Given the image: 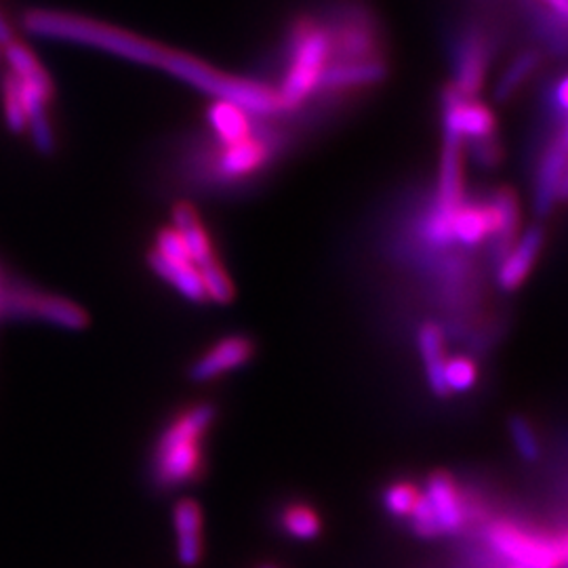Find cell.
<instances>
[{
	"mask_svg": "<svg viewBox=\"0 0 568 568\" xmlns=\"http://www.w3.org/2000/svg\"><path fill=\"white\" fill-rule=\"evenodd\" d=\"M539 65H541V51L528 49L525 53H520L516 60L509 63L506 72H504V77L497 82L495 98L499 102L501 100H509L537 72Z\"/></svg>",
	"mask_w": 568,
	"mask_h": 568,
	"instance_id": "cell-24",
	"label": "cell"
},
{
	"mask_svg": "<svg viewBox=\"0 0 568 568\" xmlns=\"http://www.w3.org/2000/svg\"><path fill=\"white\" fill-rule=\"evenodd\" d=\"M445 129V143H443V159H440V178H438V199L436 211L453 217V213L464 203V140Z\"/></svg>",
	"mask_w": 568,
	"mask_h": 568,
	"instance_id": "cell-11",
	"label": "cell"
},
{
	"mask_svg": "<svg viewBox=\"0 0 568 568\" xmlns=\"http://www.w3.org/2000/svg\"><path fill=\"white\" fill-rule=\"evenodd\" d=\"M490 215H493V234L501 251H508L509 244L518 230V203L509 190H501L490 199Z\"/></svg>",
	"mask_w": 568,
	"mask_h": 568,
	"instance_id": "cell-23",
	"label": "cell"
},
{
	"mask_svg": "<svg viewBox=\"0 0 568 568\" xmlns=\"http://www.w3.org/2000/svg\"><path fill=\"white\" fill-rule=\"evenodd\" d=\"M443 126L455 131L462 140H483L497 133L495 114L476 98H464L453 87L443 93Z\"/></svg>",
	"mask_w": 568,
	"mask_h": 568,
	"instance_id": "cell-10",
	"label": "cell"
},
{
	"mask_svg": "<svg viewBox=\"0 0 568 568\" xmlns=\"http://www.w3.org/2000/svg\"><path fill=\"white\" fill-rule=\"evenodd\" d=\"M206 119L211 122V129L215 131L217 140L224 145L243 142L253 133V121L248 112L236 103L215 100V103L209 108Z\"/></svg>",
	"mask_w": 568,
	"mask_h": 568,
	"instance_id": "cell-20",
	"label": "cell"
},
{
	"mask_svg": "<svg viewBox=\"0 0 568 568\" xmlns=\"http://www.w3.org/2000/svg\"><path fill=\"white\" fill-rule=\"evenodd\" d=\"M450 230H453V241H459L467 246L485 241L487 236L493 234V215L487 206H459L453 213L450 220Z\"/></svg>",
	"mask_w": 568,
	"mask_h": 568,
	"instance_id": "cell-21",
	"label": "cell"
},
{
	"mask_svg": "<svg viewBox=\"0 0 568 568\" xmlns=\"http://www.w3.org/2000/svg\"><path fill=\"white\" fill-rule=\"evenodd\" d=\"M201 278H203L204 295L209 300H215L217 304H227L234 297V286L230 283V278L225 276L222 265L217 262L199 267Z\"/></svg>",
	"mask_w": 568,
	"mask_h": 568,
	"instance_id": "cell-27",
	"label": "cell"
},
{
	"mask_svg": "<svg viewBox=\"0 0 568 568\" xmlns=\"http://www.w3.org/2000/svg\"><path fill=\"white\" fill-rule=\"evenodd\" d=\"M333 60H377L382 58L379 30L373 18L366 16L363 9H347L344 16L328 28Z\"/></svg>",
	"mask_w": 568,
	"mask_h": 568,
	"instance_id": "cell-6",
	"label": "cell"
},
{
	"mask_svg": "<svg viewBox=\"0 0 568 568\" xmlns=\"http://www.w3.org/2000/svg\"><path fill=\"white\" fill-rule=\"evenodd\" d=\"M284 527L297 539H314L321 532V520L312 509L291 508L284 514Z\"/></svg>",
	"mask_w": 568,
	"mask_h": 568,
	"instance_id": "cell-28",
	"label": "cell"
},
{
	"mask_svg": "<svg viewBox=\"0 0 568 568\" xmlns=\"http://www.w3.org/2000/svg\"><path fill=\"white\" fill-rule=\"evenodd\" d=\"M13 39H16L13 28H11V23L4 18V13H2V9H0V44L4 47V44H9Z\"/></svg>",
	"mask_w": 568,
	"mask_h": 568,
	"instance_id": "cell-36",
	"label": "cell"
},
{
	"mask_svg": "<svg viewBox=\"0 0 568 568\" xmlns=\"http://www.w3.org/2000/svg\"><path fill=\"white\" fill-rule=\"evenodd\" d=\"M541 244H544V232L539 227H532L509 251L508 257L504 260L499 270V284L504 288L511 291L523 284L541 251Z\"/></svg>",
	"mask_w": 568,
	"mask_h": 568,
	"instance_id": "cell-16",
	"label": "cell"
},
{
	"mask_svg": "<svg viewBox=\"0 0 568 568\" xmlns=\"http://www.w3.org/2000/svg\"><path fill=\"white\" fill-rule=\"evenodd\" d=\"M0 95H2V114H4V124L11 133L21 135L26 133V112L21 103L20 89L13 74H4L2 84H0Z\"/></svg>",
	"mask_w": 568,
	"mask_h": 568,
	"instance_id": "cell-26",
	"label": "cell"
},
{
	"mask_svg": "<svg viewBox=\"0 0 568 568\" xmlns=\"http://www.w3.org/2000/svg\"><path fill=\"white\" fill-rule=\"evenodd\" d=\"M488 55L490 47L487 34L480 28H469L466 34H462V39L455 42V79L450 87L464 98H476L485 84Z\"/></svg>",
	"mask_w": 568,
	"mask_h": 568,
	"instance_id": "cell-9",
	"label": "cell"
},
{
	"mask_svg": "<svg viewBox=\"0 0 568 568\" xmlns=\"http://www.w3.org/2000/svg\"><path fill=\"white\" fill-rule=\"evenodd\" d=\"M37 314L49 325L68 328V331H79L82 326H87V321H89L79 305H74L68 300H60V297L41 300L37 304Z\"/></svg>",
	"mask_w": 568,
	"mask_h": 568,
	"instance_id": "cell-25",
	"label": "cell"
},
{
	"mask_svg": "<svg viewBox=\"0 0 568 568\" xmlns=\"http://www.w3.org/2000/svg\"><path fill=\"white\" fill-rule=\"evenodd\" d=\"M417 497H419V493L410 485H394V487L387 488L386 508L396 516H406L415 508Z\"/></svg>",
	"mask_w": 568,
	"mask_h": 568,
	"instance_id": "cell-32",
	"label": "cell"
},
{
	"mask_svg": "<svg viewBox=\"0 0 568 568\" xmlns=\"http://www.w3.org/2000/svg\"><path fill=\"white\" fill-rule=\"evenodd\" d=\"M2 61L9 68V74L16 77V81L34 89H41L44 93L53 95V81L42 65L41 60L23 44V42L13 39L9 44L2 47Z\"/></svg>",
	"mask_w": 568,
	"mask_h": 568,
	"instance_id": "cell-14",
	"label": "cell"
},
{
	"mask_svg": "<svg viewBox=\"0 0 568 568\" xmlns=\"http://www.w3.org/2000/svg\"><path fill=\"white\" fill-rule=\"evenodd\" d=\"M281 138L276 133H251L239 143H227L215 156V175L225 182L243 180L260 171L278 150Z\"/></svg>",
	"mask_w": 568,
	"mask_h": 568,
	"instance_id": "cell-8",
	"label": "cell"
},
{
	"mask_svg": "<svg viewBox=\"0 0 568 568\" xmlns=\"http://www.w3.org/2000/svg\"><path fill=\"white\" fill-rule=\"evenodd\" d=\"M471 156L480 166H495L501 159V145L495 142V135L471 140Z\"/></svg>",
	"mask_w": 568,
	"mask_h": 568,
	"instance_id": "cell-34",
	"label": "cell"
},
{
	"mask_svg": "<svg viewBox=\"0 0 568 568\" xmlns=\"http://www.w3.org/2000/svg\"><path fill=\"white\" fill-rule=\"evenodd\" d=\"M333 60L328 28L314 21H300L291 39V58L278 98L284 112L297 110L316 91L326 65Z\"/></svg>",
	"mask_w": 568,
	"mask_h": 568,
	"instance_id": "cell-3",
	"label": "cell"
},
{
	"mask_svg": "<svg viewBox=\"0 0 568 568\" xmlns=\"http://www.w3.org/2000/svg\"><path fill=\"white\" fill-rule=\"evenodd\" d=\"M213 417V406H196L164 432L156 459L159 476L164 485H180L196 476L201 464L199 443Z\"/></svg>",
	"mask_w": 568,
	"mask_h": 568,
	"instance_id": "cell-4",
	"label": "cell"
},
{
	"mask_svg": "<svg viewBox=\"0 0 568 568\" xmlns=\"http://www.w3.org/2000/svg\"><path fill=\"white\" fill-rule=\"evenodd\" d=\"M253 345L244 337H227L224 342L209 349L203 358L192 366L194 382H211L232 368L243 366L251 358Z\"/></svg>",
	"mask_w": 568,
	"mask_h": 568,
	"instance_id": "cell-13",
	"label": "cell"
},
{
	"mask_svg": "<svg viewBox=\"0 0 568 568\" xmlns=\"http://www.w3.org/2000/svg\"><path fill=\"white\" fill-rule=\"evenodd\" d=\"M21 23H23V30L37 39L84 44L122 60L156 65V68H161L164 55L169 51L156 42L145 41L142 37L126 32L116 26L89 20L68 11L30 9L23 16Z\"/></svg>",
	"mask_w": 568,
	"mask_h": 568,
	"instance_id": "cell-1",
	"label": "cell"
},
{
	"mask_svg": "<svg viewBox=\"0 0 568 568\" xmlns=\"http://www.w3.org/2000/svg\"><path fill=\"white\" fill-rule=\"evenodd\" d=\"M567 196V122L554 131L541 154L535 180V206L539 215H548L551 206Z\"/></svg>",
	"mask_w": 568,
	"mask_h": 568,
	"instance_id": "cell-7",
	"label": "cell"
},
{
	"mask_svg": "<svg viewBox=\"0 0 568 568\" xmlns=\"http://www.w3.org/2000/svg\"><path fill=\"white\" fill-rule=\"evenodd\" d=\"M426 499L434 509L440 532H455L464 525V509L455 485L445 474H436L427 483Z\"/></svg>",
	"mask_w": 568,
	"mask_h": 568,
	"instance_id": "cell-15",
	"label": "cell"
},
{
	"mask_svg": "<svg viewBox=\"0 0 568 568\" xmlns=\"http://www.w3.org/2000/svg\"><path fill=\"white\" fill-rule=\"evenodd\" d=\"M410 514H413V520H415V530L422 537H434V535L440 532L438 523H436V516H434V509L429 506L426 495L417 497V504H415V508H413Z\"/></svg>",
	"mask_w": 568,
	"mask_h": 568,
	"instance_id": "cell-33",
	"label": "cell"
},
{
	"mask_svg": "<svg viewBox=\"0 0 568 568\" xmlns=\"http://www.w3.org/2000/svg\"><path fill=\"white\" fill-rule=\"evenodd\" d=\"M0 61H2V44H0Z\"/></svg>",
	"mask_w": 568,
	"mask_h": 568,
	"instance_id": "cell-37",
	"label": "cell"
},
{
	"mask_svg": "<svg viewBox=\"0 0 568 568\" xmlns=\"http://www.w3.org/2000/svg\"><path fill=\"white\" fill-rule=\"evenodd\" d=\"M532 2H537L541 9L554 13L556 18L567 20V0H532Z\"/></svg>",
	"mask_w": 568,
	"mask_h": 568,
	"instance_id": "cell-35",
	"label": "cell"
},
{
	"mask_svg": "<svg viewBox=\"0 0 568 568\" xmlns=\"http://www.w3.org/2000/svg\"><path fill=\"white\" fill-rule=\"evenodd\" d=\"M516 568H520V567H516Z\"/></svg>",
	"mask_w": 568,
	"mask_h": 568,
	"instance_id": "cell-38",
	"label": "cell"
},
{
	"mask_svg": "<svg viewBox=\"0 0 568 568\" xmlns=\"http://www.w3.org/2000/svg\"><path fill=\"white\" fill-rule=\"evenodd\" d=\"M509 432H511V438H514V445L518 448V453L527 462H535L539 457V445H537V438H535V434H532V429H530L527 422L523 417L511 419Z\"/></svg>",
	"mask_w": 568,
	"mask_h": 568,
	"instance_id": "cell-30",
	"label": "cell"
},
{
	"mask_svg": "<svg viewBox=\"0 0 568 568\" xmlns=\"http://www.w3.org/2000/svg\"><path fill=\"white\" fill-rule=\"evenodd\" d=\"M175 530H178V554L183 567H194L201 560L203 544H201V528H203V514L194 501H182L175 514Z\"/></svg>",
	"mask_w": 568,
	"mask_h": 568,
	"instance_id": "cell-17",
	"label": "cell"
},
{
	"mask_svg": "<svg viewBox=\"0 0 568 568\" xmlns=\"http://www.w3.org/2000/svg\"><path fill=\"white\" fill-rule=\"evenodd\" d=\"M419 349L426 365L427 382L434 394L445 396L448 394L445 386V345H443V333L436 325H424L419 331Z\"/></svg>",
	"mask_w": 568,
	"mask_h": 568,
	"instance_id": "cell-22",
	"label": "cell"
},
{
	"mask_svg": "<svg viewBox=\"0 0 568 568\" xmlns=\"http://www.w3.org/2000/svg\"><path fill=\"white\" fill-rule=\"evenodd\" d=\"M154 251L159 255H163L164 260H171V262H192V257L187 253V246L183 243V239L175 227L163 230L159 234V241H156V248Z\"/></svg>",
	"mask_w": 568,
	"mask_h": 568,
	"instance_id": "cell-31",
	"label": "cell"
},
{
	"mask_svg": "<svg viewBox=\"0 0 568 568\" xmlns=\"http://www.w3.org/2000/svg\"><path fill=\"white\" fill-rule=\"evenodd\" d=\"M161 68L171 77L196 87L199 91H203L220 102L241 105L248 114L278 116L284 112L283 102H281L276 89H270L262 82L225 74V72L215 70L213 65L196 60V58H190L185 53L166 51Z\"/></svg>",
	"mask_w": 568,
	"mask_h": 568,
	"instance_id": "cell-2",
	"label": "cell"
},
{
	"mask_svg": "<svg viewBox=\"0 0 568 568\" xmlns=\"http://www.w3.org/2000/svg\"><path fill=\"white\" fill-rule=\"evenodd\" d=\"M148 262L161 278H164L169 284H173L183 297H187L190 302H204L206 300L201 272L192 262H171V260H164L163 255H159L156 251L150 253Z\"/></svg>",
	"mask_w": 568,
	"mask_h": 568,
	"instance_id": "cell-18",
	"label": "cell"
},
{
	"mask_svg": "<svg viewBox=\"0 0 568 568\" xmlns=\"http://www.w3.org/2000/svg\"><path fill=\"white\" fill-rule=\"evenodd\" d=\"M173 224H175V230L180 232L183 243L187 246L192 264L196 265V267H203V265L215 262L213 251H211V243H209V236L204 232L196 211L190 204H178L173 209Z\"/></svg>",
	"mask_w": 568,
	"mask_h": 568,
	"instance_id": "cell-19",
	"label": "cell"
},
{
	"mask_svg": "<svg viewBox=\"0 0 568 568\" xmlns=\"http://www.w3.org/2000/svg\"><path fill=\"white\" fill-rule=\"evenodd\" d=\"M476 384V366L466 358H455L445 365V386L448 392H466Z\"/></svg>",
	"mask_w": 568,
	"mask_h": 568,
	"instance_id": "cell-29",
	"label": "cell"
},
{
	"mask_svg": "<svg viewBox=\"0 0 568 568\" xmlns=\"http://www.w3.org/2000/svg\"><path fill=\"white\" fill-rule=\"evenodd\" d=\"M490 546L520 568H560L567 562V539L530 535L520 528L499 525L493 528Z\"/></svg>",
	"mask_w": 568,
	"mask_h": 568,
	"instance_id": "cell-5",
	"label": "cell"
},
{
	"mask_svg": "<svg viewBox=\"0 0 568 568\" xmlns=\"http://www.w3.org/2000/svg\"><path fill=\"white\" fill-rule=\"evenodd\" d=\"M386 61L377 60L331 61L321 77V93H347L382 81L386 77Z\"/></svg>",
	"mask_w": 568,
	"mask_h": 568,
	"instance_id": "cell-12",
	"label": "cell"
}]
</instances>
